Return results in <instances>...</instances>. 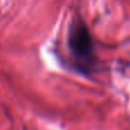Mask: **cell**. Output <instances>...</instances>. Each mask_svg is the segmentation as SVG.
I'll return each mask as SVG.
<instances>
[{
  "label": "cell",
  "instance_id": "obj_1",
  "mask_svg": "<svg viewBox=\"0 0 130 130\" xmlns=\"http://www.w3.org/2000/svg\"><path fill=\"white\" fill-rule=\"evenodd\" d=\"M68 48L73 64L81 74H90L96 66L93 39L85 23L74 21L68 30Z\"/></svg>",
  "mask_w": 130,
  "mask_h": 130
}]
</instances>
